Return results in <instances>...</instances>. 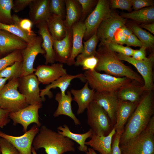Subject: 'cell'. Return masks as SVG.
<instances>
[{"label":"cell","instance_id":"6da1fadb","mask_svg":"<svg viewBox=\"0 0 154 154\" xmlns=\"http://www.w3.org/2000/svg\"><path fill=\"white\" fill-rule=\"evenodd\" d=\"M154 97L153 91L145 92L124 127L119 144L135 137L146 127L154 116Z\"/></svg>","mask_w":154,"mask_h":154},{"label":"cell","instance_id":"7a4b0ae2","mask_svg":"<svg viewBox=\"0 0 154 154\" xmlns=\"http://www.w3.org/2000/svg\"><path fill=\"white\" fill-rule=\"evenodd\" d=\"M95 56L98 60L95 69L96 71H104L105 74L116 77H126L143 85L141 76L123 64L116 53L110 50L106 46H99Z\"/></svg>","mask_w":154,"mask_h":154},{"label":"cell","instance_id":"3957f363","mask_svg":"<svg viewBox=\"0 0 154 154\" xmlns=\"http://www.w3.org/2000/svg\"><path fill=\"white\" fill-rule=\"evenodd\" d=\"M74 145L71 139L44 125L41 126L32 143L35 149L44 148L47 154H63L74 152Z\"/></svg>","mask_w":154,"mask_h":154},{"label":"cell","instance_id":"277c9868","mask_svg":"<svg viewBox=\"0 0 154 154\" xmlns=\"http://www.w3.org/2000/svg\"><path fill=\"white\" fill-rule=\"evenodd\" d=\"M119 146L122 154H154V116L142 131Z\"/></svg>","mask_w":154,"mask_h":154},{"label":"cell","instance_id":"5b68a950","mask_svg":"<svg viewBox=\"0 0 154 154\" xmlns=\"http://www.w3.org/2000/svg\"><path fill=\"white\" fill-rule=\"evenodd\" d=\"M84 82L86 81L95 92H116L131 80L126 77H119L93 71L86 70Z\"/></svg>","mask_w":154,"mask_h":154},{"label":"cell","instance_id":"8992f818","mask_svg":"<svg viewBox=\"0 0 154 154\" xmlns=\"http://www.w3.org/2000/svg\"><path fill=\"white\" fill-rule=\"evenodd\" d=\"M19 78L9 81L0 91V107L9 113L29 106L25 96L18 90Z\"/></svg>","mask_w":154,"mask_h":154},{"label":"cell","instance_id":"52a82bcc","mask_svg":"<svg viewBox=\"0 0 154 154\" xmlns=\"http://www.w3.org/2000/svg\"><path fill=\"white\" fill-rule=\"evenodd\" d=\"M86 109L87 123L93 133L99 136L108 135L114 125L106 111L93 101Z\"/></svg>","mask_w":154,"mask_h":154},{"label":"cell","instance_id":"ba28073f","mask_svg":"<svg viewBox=\"0 0 154 154\" xmlns=\"http://www.w3.org/2000/svg\"><path fill=\"white\" fill-rule=\"evenodd\" d=\"M126 19L112 11L102 21L96 32L99 46H106L112 42L117 31L125 25Z\"/></svg>","mask_w":154,"mask_h":154},{"label":"cell","instance_id":"9c48e42d","mask_svg":"<svg viewBox=\"0 0 154 154\" xmlns=\"http://www.w3.org/2000/svg\"><path fill=\"white\" fill-rule=\"evenodd\" d=\"M110 7L109 1H98L95 8L84 22L86 31L83 39L87 40L96 32L101 22L111 11Z\"/></svg>","mask_w":154,"mask_h":154},{"label":"cell","instance_id":"30bf717a","mask_svg":"<svg viewBox=\"0 0 154 154\" xmlns=\"http://www.w3.org/2000/svg\"><path fill=\"white\" fill-rule=\"evenodd\" d=\"M116 53L118 58L126 61L134 66L141 75L143 81V87L145 91H153L154 88L153 66L154 61L153 55L145 60L139 61L131 57Z\"/></svg>","mask_w":154,"mask_h":154},{"label":"cell","instance_id":"8fae6325","mask_svg":"<svg viewBox=\"0 0 154 154\" xmlns=\"http://www.w3.org/2000/svg\"><path fill=\"white\" fill-rule=\"evenodd\" d=\"M42 41L40 36H36L27 44L25 48L21 50L23 60L21 77L33 74L35 72L36 69L34 68L33 64L36 56L39 54L45 53L41 46Z\"/></svg>","mask_w":154,"mask_h":154},{"label":"cell","instance_id":"7c38bea8","mask_svg":"<svg viewBox=\"0 0 154 154\" xmlns=\"http://www.w3.org/2000/svg\"><path fill=\"white\" fill-rule=\"evenodd\" d=\"M42 107V103L29 105L17 111L10 113L9 117L13 120L14 125L17 124L22 125L23 131L25 132L28 126L32 123H36L38 127L41 126L38 112Z\"/></svg>","mask_w":154,"mask_h":154},{"label":"cell","instance_id":"4fadbf2b","mask_svg":"<svg viewBox=\"0 0 154 154\" xmlns=\"http://www.w3.org/2000/svg\"><path fill=\"white\" fill-rule=\"evenodd\" d=\"M40 82L34 73L19 79L18 89L25 97L29 105L42 103L39 84Z\"/></svg>","mask_w":154,"mask_h":154},{"label":"cell","instance_id":"5bb4252c","mask_svg":"<svg viewBox=\"0 0 154 154\" xmlns=\"http://www.w3.org/2000/svg\"><path fill=\"white\" fill-rule=\"evenodd\" d=\"M39 131L38 126L36 125H34L22 135L13 136L0 131V137L10 142L21 154H32L33 142Z\"/></svg>","mask_w":154,"mask_h":154},{"label":"cell","instance_id":"9a60e30c","mask_svg":"<svg viewBox=\"0 0 154 154\" xmlns=\"http://www.w3.org/2000/svg\"><path fill=\"white\" fill-rule=\"evenodd\" d=\"M93 101L106 111L114 126L120 101L116 92H95Z\"/></svg>","mask_w":154,"mask_h":154},{"label":"cell","instance_id":"2e32d148","mask_svg":"<svg viewBox=\"0 0 154 154\" xmlns=\"http://www.w3.org/2000/svg\"><path fill=\"white\" fill-rule=\"evenodd\" d=\"M34 74L40 83L48 85L67 73L63 64L59 63H54L50 65H39Z\"/></svg>","mask_w":154,"mask_h":154},{"label":"cell","instance_id":"e0dca14e","mask_svg":"<svg viewBox=\"0 0 154 154\" xmlns=\"http://www.w3.org/2000/svg\"><path fill=\"white\" fill-rule=\"evenodd\" d=\"M53 48L55 61L67 64L72 52V34L71 29H67L65 37L61 40H54Z\"/></svg>","mask_w":154,"mask_h":154},{"label":"cell","instance_id":"ac0fdd59","mask_svg":"<svg viewBox=\"0 0 154 154\" xmlns=\"http://www.w3.org/2000/svg\"><path fill=\"white\" fill-rule=\"evenodd\" d=\"M71 29L72 34V48L70 57L66 64L69 66L74 65L75 59L82 52L83 40L86 31L84 22L80 21L74 24Z\"/></svg>","mask_w":154,"mask_h":154},{"label":"cell","instance_id":"d6986e66","mask_svg":"<svg viewBox=\"0 0 154 154\" xmlns=\"http://www.w3.org/2000/svg\"><path fill=\"white\" fill-rule=\"evenodd\" d=\"M143 85L133 80L122 86L116 92L120 101L138 103L145 91Z\"/></svg>","mask_w":154,"mask_h":154},{"label":"cell","instance_id":"ffe728a7","mask_svg":"<svg viewBox=\"0 0 154 154\" xmlns=\"http://www.w3.org/2000/svg\"><path fill=\"white\" fill-rule=\"evenodd\" d=\"M84 74L80 73L76 75H72L67 74L59 78L56 80L48 85L44 89L40 90V96L42 101L45 100L44 96H48L49 98L52 97L53 94L51 89L57 88H59L62 95L64 96L65 91L70 84L72 80L76 78H79L84 82Z\"/></svg>","mask_w":154,"mask_h":154},{"label":"cell","instance_id":"44dd1931","mask_svg":"<svg viewBox=\"0 0 154 154\" xmlns=\"http://www.w3.org/2000/svg\"><path fill=\"white\" fill-rule=\"evenodd\" d=\"M49 0H33L29 6L30 20L37 25L46 22L51 15L49 7Z\"/></svg>","mask_w":154,"mask_h":154},{"label":"cell","instance_id":"7402d4cb","mask_svg":"<svg viewBox=\"0 0 154 154\" xmlns=\"http://www.w3.org/2000/svg\"><path fill=\"white\" fill-rule=\"evenodd\" d=\"M38 28V32L42 38V41L41 46L44 50L45 64H53L55 61V55L53 46L54 40L50 34L46 22L36 25Z\"/></svg>","mask_w":154,"mask_h":154},{"label":"cell","instance_id":"603a6c76","mask_svg":"<svg viewBox=\"0 0 154 154\" xmlns=\"http://www.w3.org/2000/svg\"><path fill=\"white\" fill-rule=\"evenodd\" d=\"M27 44L21 38L7 31L0 30V51L1 53L22 50Z\"/></svg>","mask_w":154,"mask_h":154},{"label":"cell","instance_id":"cb8c5ba5","mask_svg":"<svg viewBox=\"0 0 154 154\" xmlns=\"http://www.w3.org/2000/svg\"><path fill=\"white\" fill-rule=\"evenodd\" d=\"M71 93L70 91H67V94L62 95L61 92L56 95L55 99L58 102L57 108L53 114L54 117L61 115H65L70 117L76 125H80V122L72 112L71 102L73 100Z\"/></svg>","mask_w":154,"mask_h":154},{"label":"cell","instance_id":"d4e9b609","mask_svg":"<svg viewBox=\"0 0 154 154\" xmlns=\"http://www.w3.org/2000/svg\"><path fill=\"white\" fill-rule=\"evenodd\" d=\"M116 133L115 128L114 126L106 136H99L93 133L91 139L86 142L85 144L90 146L100 154H111L112 140Z\"/></svg>","mask_w":154,"mask_h":154},{"label":"cell","instance_id":"484cf974","mask_svg":"<svg viewBox=\"0 0 154 154\" xmlns=\"http://www.w3.org/2000/svg\"><path fill=\"white\" fill-rule=\"evenodd\" d=\"M86 82L83 87L80 90L71 89L70 92L73 95V100L78 106V114H82L87 108L89 104L93 101L95 91L88 87Z\"/></svg>","mask_w":154,"mask_h":154},{"label":"cell","instance_id":"4316f807","mask_svg":"<svg viewBox=\"0 0 154 154\" xmlns=\"http://www.w3.org/2000/svg\"><path fill=\"white\" fill-rule=\"evenodd\" d=\"M138 103L120 100L116 114V123L114 126L116 131H123L126 123Z\"/></svg>","mask_w":154,"mask_h":154},{"label":"cell","instance_id":"83f0119b","mask_svg":"<svg viewBox=\"0 0 154 154\" xmlns=\"http://www.w3.org/2000/svg\"><path fill=\"white\" fill-rule=\"evenodd\" d=\"M66 15L64 22L67 29H71L75 23L80 21L82 8L78 0H65Z\"/></svg>","mask_w":154,"mask_h":154},{"label":"cell","instance_id":"f1b7e54d","mask_svg":"<svg viewBox=\"0 0 154 154\" xmlns=\"http://www.w3.org/2000/svg\"><path fill=\"white\" fill-rule=\"evenodd\" d=\"M49 31L53 39L60 40L66 36L67 29L64 19L61 16L51 14L46 21Z\"/></svg>","mask_w":154,"mask_h":154},{"label":"cell","instance_id":"f546056e","mask_svg":"<svg viewBox=\"0 0 154 154\" xmlns=\"http://www.w3.org/2000/svg\"><path fill=\"white\" fill-rule=\"evenodd\" d=\"M57 129L58 132L60 134L77 142L79 145L78 149L80 151L86 152L88 151V148L85 143L86 139L88 138H91L93 132L91 129L83 134L73 133L66 124H64L63 126H58Z\"/></svg>","mask_w":154,"mask_h":154},{"label":"cell","instance_id":"4dcf8cb0","mask_svg":"<svg viewBox=\"0 0 154 154\" xmlns=\"http://www.w3.org/2000/svg\"><path fill=\"white\" fill-rule=\"evenodd\" d=\"M123 18L129 19L141 22H148L154 21L153 6L146 7L129 13H124L121 16Z\"/></svg>","mask_w":154,"mask_h":154},{"label":"cell","instance_id":"1f68e13d","mask_svg":"<svg viewBox=\"0 0 154 154\" xmlns=\"http://www.w3.org/2000/svg\"><path fill=\"white\" fill-rule=\"evenodd\" d=\"M13 17L14 23L6 25L0 23V30L9 32L21 38L27 44L30 42L36 36L30 35L20 27L19 23L20 19L17 16L15 15Z\"/></svg>","mask_w":154,"mask_h":154},{"label":"cell","instance_id":"d6a6232c","mask_svg":"<svg viewBox=\"0 0 154 154\" xmlns=\"http://www.w3.org/2000/svg\"><path fill=\"white\" fill-rule=\"evenodd\" d=\"M99 40L96 32L88 39L83 42V48L82 52L76 58L74 65L78 66L81 61L84 58L95 56L96 53V48Z\"/></svg>","mask_w":154,"mask_h":154},{"label":"cell","instance_id":"836d02e7","mask_svg":"<svg viewBox=\"0 0 154 154\" xmlns=\"http://www.w3.org/2000/svg\"><path fill=\"white\" fill-rule=\"evenodd\" d=\"M146 48L152 47L154 43V37L149 32L135 25H132L130 29Z\"/></svg>","mask_w":154,"mask_h":154},{"label":"cell","instance_id":"e575fe53","mask_svg":"<svg viewBox=\"0 0 154 154\" xmlns=\"http://www.w3.org/2000/svg\"><path fill=\"white\" fill-rule=\"evenodd\" d=\"M13 0H0V23L6 25L14 23L11 13Z\"/></svg>","mask_w":154,"mask_h":154},{"label":"cell","instance_id":"d590c367","mask_svg":"<svg viewBox=\"0 0 154 154\" xmlns=\"http://www.w3.org/2000/svg\"><path fill=\"white\" fill-rule=\"evenodd\" d=\"M22 61L16 62L0 71V77L7 78L10 80L21 77Z\"/></svg>","mask_w":154,"mask_h":154},{"label":"cell","instance_id":"8d00e7d4","mask_svg":"<svg viewBox=\"0 0 154 154\" xmlns=\"http://www.w3.org/2000/svg\"><path fill=\"white\" fill-rule=\"evenodd\" d=\"M21 50H16L0 59V71L16 62L22 61Z\"/></svg>","mask_w":154,"mask_h":154},{"label":"cell","instance_id":"74e56055","mask_svg":"<svg viewBox=\"0 0 154 154\" xmlns=\"http://www.w3.org/2000/svg\"><path fill=\"white\" fill-rule=\"evenodd\" d=\"M49 7L51 14L60 16L64 19L66 14L65 0H49Z\"/></svg>","mask_w":154,"mask_h":154},{"label":"cell","instance_id":"f35d334b","mask_svg":"<svg viewBox=\"0 0 154 154\" xmlns=\"http://www.w3.org/2000/svg\"><path fill=\"white\" fill-rule=\"evenodd\" d=\"M105 46L112 52L128 56H132L134 50L129 46H124L113 42H110Z\"/></svg>","mask_w":154,"mask_h":154},{"label":"cell","instance_id":"ab89813d","mask_svg":"<svg viewBox=\"0 0 154 154\" xmlns=\"http://www.w3.org/2000/svg\"><path fill=\"white\" fill-rule=\"evenodd\" d=\"M98 62L95 56L85 58L79 64L78 66H82V69L86 70L93 71L95 70Z\"/></svg>","mask_w":154,"mask_h":154},{"label":"cell","instance_id":"60d3db41","mask_svg":"<svg viewBox=\"0 0 154 154\" xmlns=\"http://www.w3.org/2000/svg\"><path fill=\"white\" fill-rule=\"evenodd\" d=\"M0 146L2 154H21L10 142L2 138L0 139Z\"/></svg>","mask_w":154,"mask_h":154},{"label":"cell","instance_id":"b9f144b4","mask_svg":"<svg viewBox=\"0 0 154 154\" xmlns=\"http://www.w3.org/2000/svg\"><path fill=\"white\" fill-rule=\"evenodd\" d=\"M110 3L112 9H119L129 11L132 6L131 0H111Z\"/></svg>","mask_w":154,"mask_h":154},{"label":"cell","instance_id":"7bdbcfd3","mask_svg":"<svg viewBox=\"0 0 154 154\" xmlns=\"http://www.w3.org/2000/svg\"><path fill=\"white\" fill-rule=\"evenodd\" d=\"M82 8V15L80 21L84 22L96 1L93 0H78Z\"/></svg>","mask_w":154,"mask_h":154},{"label":"cell","instance_id":"ee69618b","mask_svg":"<svg viewBox=\"0 0 154 154\" xmlns=\"http://www.w3.org/2000/svg\"><path fill=\"white\" fill-rule=\"evenodd\" d=\"M123 131H116L114 135L112 144L111 154H122L120 148V139Z\"/></svg>","mask_w":154,"mask_h":154},{"label":"cell","instance_id":"f6af8a7d","mask_svg":"<svg viewBox=\"0 0 154 154\" xmlns=\"http://www.w3.org/2000/svg\"><path fill=\"white\" fill-rule=\"evenodd\" d=\"M19 25L20 27L30 35L33 36H37L32 30L33 23L31 21L28 19H24L20 20Z\"/></svg>","mask_w":154,"mask_h":154},{"label":"cell","instance_id":"bcb514c9","mask_svg":"<svg viewBox=\"0 0 154 154\" xmlns=\"http://www.w3.org/2000/svg\"><path fill=\"white\" fill-rule=\"evenodd\" d=\"M133 9L137 10L142 8L153 6L154 1L151 0H131Z\"/></svg>","mask_w":154,"mask_h":154},{"label":"cell","instance_id":"7dc6e473","mask_svg":"<svg viewBox=\"0 0 154 154\" xmlns=\"http://www.w3.org/2000/svg\"><path fill=\"white\" fill-rule=\"evenodd\" d=\"M33 0H14L13 1L12 9L15 13H18L29 6Z\"/></svg>","mask_w":154,"mask_h":154},{"label":"cell","instance_id":"c3c4849f","mask_svg":"<svg viewBox=\"0 0 154 154\" xmlns=\"http://www.w3.org/2000/svg\"><path fill=\"white\" fill-rule=\"evenodd\" d=\"M146 48L143 46L140 47L139 50H134L132 57L134 59L139 61L147 59L145 50Z\"/></svg>","mask_w":154,"mask_h":154},{"label":"cell","instance_id":"681fc988","mask_svg":"<svg viewBox=\"0 0 154 154\" xmlns=\"http://www.w3.org/2000/svg\"><path fill=\"white\" fill-rule=\"evenodd\" d=\"M125 44L129 47L133 46L141 47L143 46L141 42L133 33L127 37Z\"/></svg>","mask_w":154,"mask_h":154},{"label":"cell","instance_id":"f907efd6","mask_svg":"<svg viewBox=\"0 0 154 154\" xmlns=\"http://www.w3.org/2000/svg\"><path fill=\"white\" fill-rule=\"evenodd\" d=\"M9 113L0 107V127L3 128L10 121Z\"/></svg>","mask_w":154,"mask_h":154},{"label":"cell","instance_id":"816d5d0a","mask_svg":"<svg viewBox=\"0 0 154 154\" xmlns=\"http://www.w3.org/2000/svg\"><path fill=\"white\" fill-rule=\"evenodd\" d=\"M127 38L119 29L115 34L112 42L123 45L125 44Z\"/></svg>","mask_w":154,"mask_h":154},{"label":"cell","instance_id":"f5cc1de1","mask_svg":"<svg viewBox=\"0 0 154 154\" xmlns=\"http://www.w3.org/2000/svg\"><path fill=\"white\" fill-rule=\"evenodd\" d=\"M141 27L147 29L153 34H154V23L149 24H143L141 25Z\"/></svg>","mask_w":154,"mask_h":154},{"label":"cell","instance_id":"db71d44e","mask_svg":"<svg viewBox=\"0 0 154 154\" xmlns=\"http://www.w3.org/2000/svg\"><path fill=\"white\" fill-rule=\"evenodd\" d=\"M122 33L127 37L133 33L131 30L128 29L125 25L120 28Z\"/></svg>","mask_w":154,"mask_h":154},{"label":"cell","instance_id":"11a10c76","mask_svg":"<svg viewBox=\"0 0 154 154\" xmlns=\"http://www.w3.org/2000/svg\"><path fill=\"white\" fill-rule=\"evenodd\" d=\"M8 80L7 78L0 77V91L3 88Z\"/></svg>","mask_w":154,"mask_h":154},{"label":"cell","instance_id":"9f6ffc18","mask_svg":"<svg viewBox=\"0 0 154 154\" xmlns=\"http://www.w3.org/2000/svg\"><path fill=\"white\" fill-rule=\"evenodd\" d=\"M86 154H97L92 148H89L86 152Z\"/></svg>","mask_w":154,"mask_h":154},{"label":"cell","instance_id":"6f0895ef","mask_svg":"<svg viewBox=\"0 0 154 154\" xmlns=\"http://www.w3.org/2000/svg\"><path fill=\"white\" fill-rule=\"evenodd\" d=\"M31 152L32 154H37L35 151V149L33 147L32 148Z\"/></svg>","mask_w":154,"mask_h":154},{"label":"cell","instance_id":"680465c9","mask_svg":"<svg viewBox=\"0 0 154 154\" xmlns=\"http://www.w3.org/2000/svg\"><path fill=\"white\" fill-rule=\"evenodd\" d=\"M1 151V148H0V151Z\"/></svg>","mask_w":154,"mask_h":154},{"label":"cell","instance_id":"91938a15","mask_svg":"<svg viewBox=\"0 0 154 154\" xmlns=\"http://www.w3.org/2000/svg\"><path fill=\"white\" fill-rule=\"evenodd\" d=\"M0 54H1V52H0Z\"/></svg>","mask_w":154,"mask_h":154}]
</instances>
